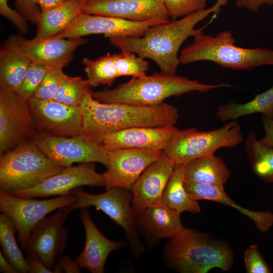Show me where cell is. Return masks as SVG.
Returning <instances> with one entry per match:
<instances>
[{
    "label": "cell",
    "mask_w": 273,
    "mask_h": 273,
    "mask_svg": "<svg viewBox=\"0 0 273 273\" xmlns=\"http://www.w3.org/2000/svg\"><path fill=\"white\" fill-rule=\"evenodd\" d=\"M184 171L182 164H175L173 171L161 197V202L180 214L184 211L196 214L201 208L197 201L192 199L184 187Z\"/></svg>",
    "instance_id": "27"
},
{
    "label": "cell",
    "mask_w": 273,
    "mask_h": 273,
    "mask_svg": "<svg viewBox=\"0 0 273 273\" xmlns=\"http://www.w3.org/2000/svg\"><path fill=\"white\" fill-rule=\"evenodd\" d=\"M180 215L160 202L149 206L138 216V224L150 240L156 241L164 238L170 239L185 228Z\"/></svg>",
    "instance_id": "22"
},
{
    "label": "cell",
    "mask_w": 273,
    "mask_h": 273,
    "mask_svg": "<svg viewBox=\"0 0 273 273\" xmlns=\"http://www.w3.org/2000/svg\"><path fill=\"white\" fill-rule=\"evenodd\" d=\"M185 181L224 188L231 172L223 161L214 155L193 159L183 165Z\"/></svg>",
    "instance_id": "25"
},
{
    "label": "cell",
    "mask_w": 273,
    "mask_h": 273,
    "mask_svg": "<svg viewBox=\"0 0 273 273\" xmlns=\"http://www.w3.org/2000/svg\"><path fill=\"white\" fill-rule=\"evenodd\" d=\"M81 1H83V2H85V1H86V0H81Z\"/></svg>",
    "instance_id": "46"
},
{
    "label": "cell",
    "mask_w": 273,
    "mask_h": 273,
    "mask_svg": "<svg viewBox=\"0 0 273 273\" xmlns=\"http://www.w3.org/2000/svg\"><path fill=\"white\" fill-rule=\"evenodd\" d=\"M82 13L137 22L170 20L163 0H86Z\"/></svg>",
    "instance_id": "17"
},
{
    "label": "cell",
    "mask_w": 273,
    "mask_h": 273,
    "mask_svg": "<svg viewBox=\"0 0 273 273\" xmlns=\"http://www.w3.org/2000/svg\"><path fill=\"white\" fill-rule=\"evenodd\" d=\"M113 56L119 77H139L146 75L149 65L144 58L126 51H121L120 53Z\"/></svg>",
    "instance_id": "33"
},
{
    "label": "cell",
    "mask_w": 273,
    "mask_h": 273,
    "mask_svg": "<svg viewBox=\"0 0 273 273\" xmlns=\"http://www.w3.org/2000/svg\"><path fill=\"white\" fill-rule=\"evenodd\" d=\"M164 254L168 264L183 273H207L214 268L228 271L234 259L227 243L186 228L170 239Z\"/></svg>",
    "instance_id": "5"
},
{
    "label": "cell",
    "mask_w": 273,
    "mask_h": 273,
    "mask_svg": "<svg viewBox=\"0 0 273 273\" xmlns=\"http://www.w3.org/2000/svg\"><path fill=\"white\" fill-rule=\"evenodd\" d=\"M69 214L67 206L40 221L29 237L25 250L27 255L37 257L52 270L56 256L63 252L66 247L68 234L63 223Z\"/></svg>",
    "instance_id": "15"
},
{
    "label": "cell",
    "mask_w": 273,
    "mask_h": 273,
    "mask_svg": "<svg viewBox=\"0 0 273 273\" xmlns=\"http://www.w3.org/2000/svg\"><path fill=\"white\" fill-rule=\"evenodd\" d=\"M82 64L90 87L103 84L111 85L119 77L113 56L110 53L96 60L84 58Z\"/></svg>",
    "instance_id": "31"
},
{
    "label": "cell",
    "mask_w": 273,
    "mask_h": 273,
    "mask_svg": "<svg viewBox=\"0 0 273 273\" xmlns=\"http://www.w3.org/2000/svg\"><path fill=\"white\" fill-rule=\"evenodd\" d=\"M246 271L247 273H270L272 270L265 261L256 245H252L244 254Z\"/></svg>",
    "instance_id": "37"
},
{
    "label": "cell",
    "mask_w": 273,
    "mask_h": 273,
    "mask_svg": "<svg viewBox=\"0 0 273 273\" xmlns=\"http://www.w3.org/2000/svg\"><path fill=\"white\" fill-rule=\"evenodd\" d=\"M0 271L3 273H18L17 269L0 251Z\"/></svg>",
    "instance_id": "45"
},
{
    "label": "cell",
    "mask_w": 273,
    "mask_h": 273,
    "mask_svg": "<svg viewBox=\"0 0 273 273\" xmlns=\"http://www.w3.org/2000/svg\"><path fill=\"white\" fill-rule=\"evenodd\" d=\"M162 153L159 150L134 148L109 151L107 170L103 173L106 190L121 187L130 191L144 170Z\"/></svg>",
    "instance_id": "16"
},
{
    "label": "cell",
    "mask_w": 273,
    "mask_h": 273,
    "mask_svg": "<svg viewBox=\"0 0 273 273\" xmlns=\"http://www.w3.org/2000/svg\"><path fill=\"white\" fill-rule=\"evenodd\" d=\"M83 4L81 0H65L60 6L41 12L33 39L50 37L66 29L82 13Z\"/></svg>",
    "instance_id": "26"
},
{
    "label": "cell",
    "mask_w": 273,
    "mask_h": 273,
    "mask_svg": "<svg viewBox=\"0 0 273 273\" xmlns=\"http://www.w3.org/2000/svg\"><path fill=\"white\" fill-rule=\"evenodd\" d=\"M76 197L71 194L54 198L38 200L18 197L0 192V210L15 224L19 242L25 251L34 228L50 212L73 204Z\"/></svg>",
    "instance_id": "9"
},
{
    "label": "cell",
    "mask_w": 273,
    "mask_h": 273,
    "mask_svg": "<svg viewBox=\"0 0 273 273\" xmlns=\"http://www.w3.org/2000/svg\"><path fill=\"white\" fill-rule=\"evenodd\" d=\"M0 14L12 22L22 34L28 31L27 20L20 12L11 8L8 0H0Z\"/></svg>",
    "instance_id": "38"
},
{
    "label": "cell",
    "mask_w": 273,
    "mask_h": 273,
    "mask_svg": "<svg viewBox=\"0 0 273 273\" xmlns=\"http://www.w3.org/2000/svg\"><path fill=\"white\" fill-rule=\"evenodd\" d=\"M207 0H163L170 18L176 20L206 8Z\"/></svg>",
    "instance_id": "36"
},
{
    "label": "cell",
    "mask_w": 273,
    "mask_h": 273,
    "mask_svg": "<svg viewBox=\"0 0 273 273\" xmlns=\"http://www.w3.org/2000/svg\"><path fill=\"white\" fill-rule=\"evenodd\" d=\"M244 141L241 127L237 120L209 131L192 127L179 131L163 152L175 164L184 165L202 157L214 155L222 148H234Z\"/></svg>",
    "instance_id": "7"
},
{
    "label": "cell",
    "mask_w": 273,
    "mask_h": 273,
    "mask_svg": "<svg viewBox=\"0 0 273 273\" xmlns=\"http://www.w3.org/2000/svg\"><path fill=\"white\" fill-rule=\"evenodd\" d=\"M17 232L12 220L5 213L0 215V244L6 258L19 272H29L26 259L23 255L15 238Z\"/></svg>",
    "instance_id": "30"
},
{
    "label": "cell",
    "mask_w": 273,
    "mask_h": 273,
    "mask_svg": "<svg viewBox=\"0 0 273 273\" xmlns=\"http://www.w3.org/2000/svg\"><path fill=\"white\" fill-rule=\"evenodd\" d=\"M83 186L105 187L104 174L96 171L94 162L67 167L35 187L9 194L33 198L62 196L69 195L72 190Z\"/></svg>",
    "instance_id": "14"
},
{
    "label": "cell",
    "mask_w": 273,
    "mask_h": 273,
    "mask_svg": "<svg viewBox=\"0 0 273 273\" xmlns=\"http://www.w3.org/2000/svg\"><path fill=\"white\" fill-rule=\"evenodd\" d=\"M90 87L86 79L66 75L53 100L69 106H80L84 98L93 92Z\"/></svg>",
    "instance_id": "32"
},
{
    "label": "cell",
    "mask_w": 273,
    "mask_h": 273,
    "mask_svg": "<svg viewBox=\"0 0 273 273\" xmlns=\"http://www.w3.org/2000/svg\"><path fill=\"white\" fill-rule=\"evenodd\" d=\"M244 150L254 173L267 183H273V148L260 143L255 131L244 141Z\"/></svg>",
    "instance_id": "29"
},
{
    "label": "cell",
    "mask_w": 273,
    "mask_h": 273,
    "mask_svg": "<svg viewBox=\"0 0 273 273\" xmlns=\"http://www.w3.org/2000/svg\"><path fill=\"white\" fill-rule=\"evenodd\" d=\"M79 218L83 225L85 245L75 259L81 268L92 273H103L109 255L123 246L122 242L111 241L105 237L93 221L86 208H81Z\"/></svg>",
    "instance_id": "21"
},
{
    "label": "cell",
    "mask_w": 273,
    "mask_h": 273,
    "mask_svg": "<svg viewBox=\"0 0 273 273\" xmlns=\"http://www.w3.org/2000/svg\"><path fill=\"white\" fill-rule=\"evenodd\" d=\"M129 190L121 187H113L104 193L92 194L78 188L70 194L76 198V202L68 206V212L78 208L94 207L107 215L125 231L131 251L138 257L142 255L145 249L139 236L138 223L132 207L131 193Z\"/></svg>",
    "instance_id": "8"
},
{
    "label": "cell",
    "mask_w": 273,
    "mask_h": 273,
    "mask_svg": "<svg viewBox=\"0 0 273 273\" xmlns=\"http://www.w3.org/2000/svg\"><path fill=\"white\" fill-rule=\"evenodd\" d=\"M229 0H216L210 8L198 11L182 18L153 25L141 36L107 37L121 51H126L153 61L161 72L175 74L180 64L178 51L184 42L193 37L195 26L211 14H218Z\"/></svg>",
    "instance_id": "1"
},
{
    "label": "cell",
    "mask_w": 273,
    "mask_h": 273,
    "mask_svg": "<svg viewBox=\"0 0 273 273\" xmlns=\"http://www.w3.org/2000/svg\"><path fill=\"white\" fill-rule=\"evenodd\" d=\"M93 92L80 107L83 117L79 136L98 144L111 133L137 127L174 125L179 116L178 109L163 103L154 106L121 103H104L96 100Z\"/></svg>",
    "instance_id": "2"
},
{
    "label": "cell",
    "mask_w": 273,
    "mask_h": 273,
    "mask_svg": "<svg viewBox=\"0 0 273 273\" xmlns=\"http://www.w3.org/2000/svg\"><path fill=\"white\" fill-rule=\"evenodd\" d=\"M31 62L64 68L72 61L76 49L87 42L82 38L67 39L52 36L41 39H26L21 35L11 36Z\"/></svg>",
    "instance_id": "19"
},
{
    "label": "cell",
    "mask_w": 273,
    "mask_h": 273,
    "mask_svg": "<svg viewBox=\"0 0 273 273\" xmlns=\"http://www.w3.org/2000/svg\"><path fill=\"white\" fill-rule=\"evenodd\" d=\"M179 131L174 125L133 127L106 135L102 144L108 151L134 148L163 151Z\"/></svg>",
    "instance_id": "20"
},
{
    "label": "cell",
    "mask_w": 273,
    "mask_h": 273,
    "mask_svg": "<svg viewBox=\"0 0 273 273\" xmlns=\"http://www.w3.org/2000/svg\"><path fill=\"white\" fill-rule=\"evenodd\" d=\"M175 165L174 162L163 152L142 173L130 190L131 207L135 216L149 206L161 202L163 192Z\"/></svg>",
    "instance_id": "18"
},
{
    "label": "cell",
    "mask_w": 273,
    "mask_h": 273,
    "mask_svg": "<svg viewBox=\"0 0 273 273\" xmlns=\"http://www.w3.org/2000/svg\"><path fill=\"white\" fill-rule=\"evenodd\" d=\"M32 139L47 157L61 166L88 162L108 166L109 151L103 144L80 136H58L36 131Z\"/></svg>",
    "instance_id": "10"
},
{
    "label": "cell",
    "mask_w": 273,
    "mask_h": 273,
    "mask_svg": "<svg viewBox=\"0 0 273 273\" xmlns=\"http://www.w3.org/2000/svg\"><path fill=\"white\" fill-rule=\"evenodd\" d=\"M27 261L31 273H51L53 270L48 268L42 261L36 256L27 255Z\"/></svg>",
    "instance_id": "43"
},
{
    "label": "cell",
    "mask_w": 273,
    "mask_h": 273,
    "mask_svg": "<svg viewBox=\"0 0 273 273\" xmlns=\"http://www.w3.org/2000/svg\"><path fill=\"white\" fill-rule=\"evenodd\" d=\"M63 69L57 66L49 67L32 98L44 100H53L66 75Z\"/></svg>",
    "instance_id": "35"
},
{
    "label": "cell",
    "mask_w": 273,
    "mask_h": 273,
    "mask_svg": "<svg viewBox=\"0 0 273 273\" xmlns=\"http://www.w3.org/2000/svg\"><path fill=\"white\" fill-rule=\"evenodd\" d=\"M259 113L273 119V86L245 103L231 102L220 105L216 115L221 121H226Z\"/></svg>",
    "instance_id": "28"
},
{
    "label": "cell",
    "mask_w": 273,
    "mask_h": 273,
    "mask_svg": "<svg viewBox=\"0 0 273 273\" xmlns=\"http://www.w3.org/2000/svg\"><path fill=\"white\" fill-rule=\"evenodd\" d=\"M35 131L27 102L0 87V155L32 139Z\"/></svg>",
    "instance_id": "11"
},
{
    "label": "cell",
    "mask_w": 273,
    "mask_h": 273,
    "mask_svg": "<svg viewBox=\"0 0 273 273\" xmlns=\"http://www.w3.org/2000/svg\"><path fill=\"white\" fill-rule=\"evenodd\" d=\"M237 7L244 8L253 13L259 10L265 5H273V0H235Z\"/></svg>",
    "instance_id": "42"
},
{
    "label": "cell",
    "mask_w": 273,
    "mask_h": 273,
    "mask_svg": "<svg viewBox=\"0 0 273 273\" xmlns=\"http://www.w3.org/2000/svg\"><path fill=\"white\" fill-rule=\"evenodd\" d=\"M184 187L190 197L194 200H206L228 205L247 216L261 233L267 232L273 225V213L269 211H254L240 206L226 194L224 188L213 185L184 181Z\"/></svg>",
    "instance_id": "23"
},
{
    "label": "cell",
    "mask_w": 273,
    "mask_h": 273,
    "mask_svg": "<svg viewBox=\"0 0 273 273\" xmlns=\"http://www.w3.org/2000/svg\"><path fill=\"white\" fill-rule=\"evenodd\" d=\"M261 120L265 135L259 141L263 145L273 148V119L262 114Z\"/></svg>",
    "instance_id": "41"
},
{
    "label": "cell",
    "mask_w": 273,
    "mask_h": 273,
    "mask_svg": "<svg viewBox=\"0 0 273 273\" xmlns=\"http://www.w3.org/2000/svg\"><path fill=\"white\" fill-rule=\"evenodd\" d=\"M213 14L204 26L197 29L192 43L183 49L179 56L180 64L210 61L233 70H252L263 65H273V50L257 47L245 48L235 45L236 39L229 30L215 36L205 34L203 30L216 17Z\"/></svg>",
    "instance_id": "4"
},
{
    "label": "cell",
    "mask_w": 273,
    "mask_h": 273,
    "mask_svg": "<svg viewBox=\"0 0 273 273\" xmlns=\"http://www.w3.org/2000/svg\"><path fill=\"white\" fill-rule=\"evenodd\" d=\"M66 167L47 157L33 139L0 157V192L11 193L35 187Z\"/></svg>",
    "instance_id": "6"
},
{
    "label": "cell",
    "mask_w": 273,
    "mask_h": 273,
    "mask_svg": "<svg viewBox=\"0 0 273 273\" xmlns=\"http://www.w3.org/2000/svg\"><path fill=\"white\" fill-rule=\"evenodd\" d=\"M31 63L11 37L0 51V87L16 93Z\"/></svg>",
    "instance_id": "24"
},
{
    "label": "cell",
    "mask_w": 273,
    "mask_h": 273,
    "mask_svg": "<svg viewBox=\"0 0 273 273\" xmlns=\"http://www.w3.org/2000/svg\"><path fill=\"white\" fill-rule=\"evenodd\" d=\"M41 12L49 11L62 5L65 0H36Z\"/></svg>",
    "instance_id": "44"
},
{
    "label": "cell",
    "mask_w": 273,
    "mask_h": 273,
    "mask_svg": "<svg viewBox=\"0 0 273 273\" xmlns=\"http://www.w3.org/2000/svg\"><path fill=\"white\" fill-rule=\"evenodd\" d=\"M170 21L158 19L137 22L82 13L66 29L55 36L70 39L101 34L107 38L111 36H141L151 26Z\"/></svg>",
    "instance_id": "13"
},
{
    "label": "cell",
    "mask_w": 273,
    "mask_h": 273,
    "mask_svg": "<svg viewBox=\"0 0 273 273\" xmlns=\"http://www.w3.org/2000/svg\"><path fill=\"white\" fill-rule=\"evenodd\" d=\"M228 83L207 84L175 74L160 72L150 75L132 77L129 81L112 89L93 92V97L104 103H121L154 106L163 103L166 99L174 96L198 92L206 93Z\"/></svg>",
    "instance_id": "3"
},
{
    "label": "cell",
    "mask_w": 273,
    "mask_h": 273,
    "mask_svg": "<svg viewBox=\"0 0 273 273\" xmlns=\"http://www.w3.org/2000/svg\"><path fill=\"white\" fill-rule=\"evenodd\" d=\"M54 272L79 273L81 272V267L75 259L69 255L58 257L57 263L53 268Z\"/></svg>",
    "instance_id": "40"
},
{
    "label": "cell",
    "mask_w": 273,
    "mask_h": 273,
    "mask_svg": "<svg viewBox=\"0 0 273 273\" xmlns=\"http://www.w3.org/2000/svg\"><path fill=\"white\" fill-rule=\"evenodd\" d=\"M49 68L43 64L31 63L16 92L22 100L27 102L33 97Z\"/></svg>",
    "instance_id": "34"
},
{
    "label": "cell",
    "mask_w": 273,
    "mask_h": 273,
    "mask_svg": "<svg viewBox=\"0 0 273 273\" xmlns=\"http://www.w3.org/2000/svg\"><path fill=\"white\" fill-rule=\"evenodd\" d=\"M27 103L36 131L58 136L80 135L83 123L80 106L34 98L29 99Z\"/></svg>",
    "instance_id": "12"
},
{
    "label": "cell",
    "mask_w": 273,
    "mask_h": 273,
    "mask_svg": "<svg viewBox=\"0 0 273 273\" xmlns=\"http://www.w3.org/2000/svg\"><path fill=\"white\" fill-rule=\"evenodd\" d=\"M15 5L19 12L28 21L38 24L41 10L36 0H15Z\"/></svg>",
    "instance_id": "39"
}]
</instances>
